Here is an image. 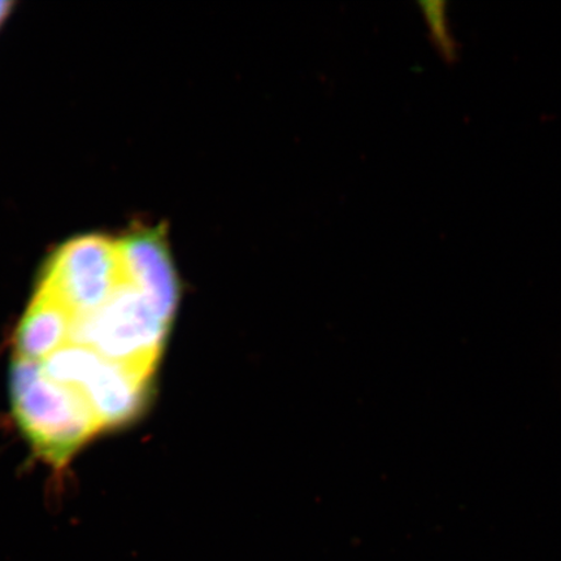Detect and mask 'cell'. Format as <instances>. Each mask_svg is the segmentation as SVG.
I'll return each instance as SVG.
<instances>
[{"label": "cell", "instance_id": "obj_5", "mask_svg": "<svg viewBox=\"0 0 561 561\" xmlns=\"http://www.w3.org/2000/svg\"><path fill=\"white\" fill-rule=\"evenodd\" d=\"M149 380L150 377L96 354L76 390L85 398L103 430L128 423L137 415Z\"/></svg>", "mask_w": 561, "mask_h": 561}, {"label": "cell", "instance_id": "obj_2", "mask_svg": "<svg viewBox=\"0 0 561 561\" xmlns=\"http://www.w3.org/2000/svg\"><path fill=\"white\" fill-rule=\"evenodd\" d=\"M168 325L150 301L124 280L102 307L73 319L68 345L89 347L104 359L151 377Z\"/></svg>", "mask_w": 561, "mask_h": 561}, {"label": "cell", "instance_id": "obj_4", "mask_svg": "<svg viewBox=\"0 0 561 561\" xmlns=\"http://www.w3.org/2000/svg\"><path fill=\"white\" fill-rule=\"evenodd\" d=\"M126 283L150 301L167 324L180 299V279L165 226L136 228L117 241Z\"/></svg>", "mask_w": 561, "mask_h": 561}, {"label": "cell", "instance_id": "obj_3", "mask_svg": "<svg viewBox=\"0 0 561 561\" xmlns=\"http://www.w3.org/2000/svg\"><path fill=\"white\" fill-rule=\"evenodd\" d=\"M117 241L98 234L62 244L48 262L38 289L77 316L98 310L124 283Z\"/></svg>", "mask_w": 561, "mask_h": 561}, {"label": "cell", "instance_id": "obj_6", "mask_svg": "<svg viewBox=\"0 0 561 561\" xmlns=\"http://www.w3.org/2000/svg\"><path fill=\"white\" fill-rule=\"evenodd\" d=\"M73 319L60 301L38 289L18 329V357L44 363L68 345Z\"/></svg>", "mask_w": 561, "mask_h": 561}, {"label": "cell", "instance_id": "obj_8", "mask_svg": "<svg viewBox=\"0 0 561 561\" xmlns=\"http://www.w3.org/2000/svg\"><path fill=\"white\" fill-rule=\"evenodd\" d=\"M11 9H12V3L3 2V0H0V25H2L3 21L7 18H9Z\"/></svg>", "mask_w": 561, "mask_h": 561}, {"label": "cell", "instance_id": "obj_1", "mask_svg": "<svg viewBox=\"0 0 561 561\" xmlns=\"http://www.w3.org/2000/svg\"><path fill=\"white\" fill-rule=\"evenodd\" d=\"M12 404L21 431L42 459L61 468L102 430L79 391L44 375L41 363L16 357L11 376Z\"/></svg>", "mask_w": 561, "mask_h": 561}, {"label": "cell", "instance_id": "obj_7", "mask_svg": "<svg viewBox=\"0 0 561 561\" xmlns=\"http://www.w3.org/2000/svg\"><path fill=\"white\" fill-rule=\"evenodd\" d=\"M424 7L425 16L427 23H430L434 44L437 45L439 54L444 56L447 62H455L458 60L459 48L451 33L446 4L431 3L424 4Z\"/></svg>", "mask_w": 561, "mask_h": 561}]
</instances>
